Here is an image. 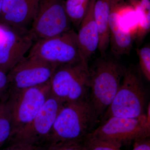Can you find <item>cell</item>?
Wrapping results in <instances>:
<instances>
[{"instance_id":"obj_1","label":"cell","mask_w":150,"mask_h":150,"mask_svg":"<svg viewBox=\"0 0 150 150\" xmlns=\"http://www.w3.org/2000/svg\"><path fill=\"white\" fill-rule=\"evenodd\" d=\"M98 118L88 99L64 103L57 115L48 142H82L93 131Z\"/></svg>"},{"instance_id":"obj_2","label":"cell","mask_w":150,"mask_h":150,"mask_svg":"<svg viewBox=\"0 0 150 150\" xmlns=\"http://www.w3.org/2000/svg\"><path fill=\"white\" fill-rule=\"evenodd\" d=\"M103 57L89 68V100L99 117L104 114L115 96L125 70L115 60Z\"/></svg>"},{"instance_id":"obj_3","label":"cell","mask_w":150,"mask_h":150,"mask_svg":"<svg viewBox=\"0 0 150 150\" xmlns=\"http://www.w3.org/2000/svg\"><path fill=\"white\" fill-rule=\"evenodd\" d=\"M88 62L57 67L50 80L51 94L63 103L88 99L90 85Z\"/></svg>"},{"instance_id":"obj_4","label":"cell","mask_w":150,"mask_h":150,"mask_svg":"<svg viewBox=\"0 0 150 150\" xmlns=\"http://www.w3.org/2000/svg\"><path fill=\"white\" fill-rule=\"evenodd\" d=\"M28 56L56 67L88 61L82 53L77 33L73 29L55 37L35 41Z\"/></svg>"},{"instance_id":"obj_5","label":"cell","mask_w":150,"mask_h":150,"mask_svg":"<svg viewBox=\"0 0 150 150\" xmlns=\"http://www.w3.org/2000/svg\"><path fill=\"white\" fill-rule=\"evenodd\" d=\"M50 94V81L40 85L5 93L3 99L10 113L11 136L32 121Z\"/></svg>"},{"instance_id":"obj_6","label":"cell","mask_w":150,"mask_h":150,"mask_svg":"<svg viewBox=\"0 0 150 150\" xmlns=\"http://www.w3.org/2000/svg\"><path fill=\"white\" fill-rule=\"evenodd\" d=\"M145 93L135 71L125 69L121 85L103 116V122L111 117L138 118L145 114Z\"/></svg>"},{"instance_id":"obj_7","label":"cell","mask_w":150,"mask_h":150,"mask_svg":"<svg viewBox=\"0 0 150 150\" xmlns=\"http://www.w3.org/2000/svg\"><path fill=\"white\" fill-rule=\"evenodd\" d=\"M88 134L121 147L150 137V117L146 113L138 118L110 117Z\"/></svg>"},{"instance_id":"obj_8","label":"cell","mask_w":150,"mask_h":150,"mask_svg":"<svg viewBox=\"0 0 150 150\" xmlns=\"http://www.w3.org/2000/svg\"><path fill=\"white\" fill-rule=\"evenodd\" d=\"M71 25L64 0H38L29 32L34 42L63 34Z\"/></svg>"},{"instance_id":"obj_9","label":"cell","mask_w":150,"mask_h":150,"mask_svg":"<svg viewBox=\"0 0 150 150\" xmlns=\"http://www.w3.org/2000/svg\"><path fill=\"white\" fill-rule=\"evenodd\" d=\"M63 104L51 93L32 121L11 136L7 142L8 146L17 144L38 146L48 142L54 122Z\"/></svg>"},{"instance_id":"obj_10","label":"cell","mask_w":150,"mask_h":150,"mask_svg":"<svg viewBox=\"0 0 150 150\" xmlns=\"http://www.w3.org/2000/svg\"><path fill=\"white\" fill-rule=\"evenodd\" d=\"M57 67L39 59L25 57L8 73V86L6 93L50 81Z\"/></svg>"},{"instance_id":"obj_11","label":"cell","mask_w":150,"mask_h":150,"mask_svg":"<svg viewBox=\"0 0 150 150\" xmlns=\"http://www.w3.org/2000/svg\"><path fill=\"white\" fill-rule=\"evenodd\" d=\"M33 43L29 31L0 24V70L8 74L24 59Z\"/></svg>"},{"instance_id":"obj_12","label":"cell","mask_w":150,"mask_h":150,"mask_svg":"<svg viewBox=\"0 0 150 150\" xmlns=\"http://www.w3.org/2000/svg\"><path fill=\"white\" fill-rule=\"evenodd\" d=\"M38 0H3L0 13L1 24L29 31Z\"/></svg>"},{"instance_id":"obj_13","label":"cell","mask_w":150,"mask_h":150,"mask_svg":"<svg viewBox=\"0 0 150 150\" xmlns=\"http://www.w3.org/2000/svg\"><path fill=\"white\" fill-rule=\"evenodd\" d=\"M95 0H91L86 16L81 23L77 33L78 41L84 58L88 60L97 49L99 42V31L94 14Z\"/></svg>"},{"instance_id":"obj_14","label":"cell","mask_w":150,"mask_h":150,"mask_svg":"<svg viewBox=\"0 0 150 150\" xmlns=\"http://www.w3.org/2000/svg\"><path fill=\"white\" fill-rule=\"evenodd\" d=\"M118 0H113L109 18V44L111 51L117 56L130 53L135 38L131 34L122 29L118 22Z\"/></svg>"},{"instance_id":"obj_15","label":"cell","mask_w":150,"mask_h":150,"mask_svg":"<svg viewBox=\"0 0 150 150\" xmlns=\"http://www.w3.org/2000/svg\"><path fill=\"white\" fill-rule=\"evenodd\" d=\"M113 0H95L94 14L99 31L98 49L102 56L109 45V18Z\"/></svg>"},{"instance_id":"obj_16","label":"cell","mask_w":150,"mask_h":150,"mask_svg":"<svg viewBox=\"0 0 150 150\" xmlns=\"http://www.w3.org/2000/svg\"><path fill=\"white\" fill-rule=\"evenodd\" d=\"M91 0H66L65 7L71 24L79 28L86 16Z\"/></svg>"},{"instance_id":"obj_17","label":"cell","mask_w":150,"mask_h":150,"mask_svg":"<svg viewBox=\"0 0 150 150\" xmlns=\"http://www.w3.org/2000/svg\"><path fill=\"white\" fill-rule=\"evenodd\" d=\"M118 22L123 30L136 38L138 26V16L134 8L119 5L118 8Z\"/></svg>"},{"instance_id":"obj_18","label":"cell","mask_w":150,"mask_h":150,"mask_svg":"<svg viewBox=\"0 0 150 150\" xmlns=\"http://www.w3.org/2000/svg\"><path fill=\"white\" fill-rule=\"evenodd\" d=\"M138 17V29L136 38L142 39L150 30V1L142 0L134 8Z\"/></svg>"},{"instance_id":"obj_19","label":"cell","mask_w":150,"mask_h":150,"mask_svg":"<svg viewBox=\"0 0 150 150\" xmlns=\"http://www.w3.org/2000/svg\"><path fill=\"white\" fill-rule=\"evenodd\" d=\"M10 113L5 101L0 102V149L9 139L11 134Z\"/></svg>"},{"instance_id":"obj_20","label":"cell","mask_w":150,"mask_h":150,"mask_svg":"<svg viewBox=\"0 0 150 150\" xmlns=\"http://www.w3.org/2000/svg\"><path fill=\"white\" fill-rule=\"evenodd\" d=\"M83 146L87 150H121L119 145L100 139L90 135H87L83 140Z\"/></svg>"},{"instance_id":"obj_21","label":"cell","mask_w":150,"mask_h":150,"mask_svg":"<svg viewBox=\"0 0 150 150\" xmlns=\"http://www.w3.org/2000/svg\"><path fill=\"white\" fill-rule=\"evenodd\" d=\"M140 69L142 74L149 81H150V47L145 46L137 50Z\"/></svg>"},{"instance_id":"obj_22","label":"cell","mask_w":150,"mask_h":150,"mask_svg":"<svg viewBox=\"0 0 150 150\" xmlns=\"http://www.w3.org/2000/svg\"><path fill=\"white\" fill-rule=\"evenodd\" d=\"M82 142H70L50 144L49 150H82Z\"/></svg>"},{"instance_id":"obj_23","label":"cell","mask_w":150,"mask_h":150,"mask_svg":"<svg viewBox=\"0 0 150 150\" xmlns=\"http://www.w3.org/2000/svg\"><path fill=\"white\" fill-rule=\"evenodd\" d=\"M8 86L7 74L0 70V102L5 94Z\"/></svg>"},{"instance_id":"obj_24","label":"cell","mask_w":150,"mask_h":150,"mask_svg":"<svg viewBox=\"0 0 150 150\" xmlns=\"http://www.w3.org/2000/svg\"><path fill=\"white\" fill-rule=\"evenodd\" d=\"M133 150H150V142L148 138L134 142Z\"/></svg>"},{"instance_id":"obj_25","label":"cell","mask_w":150,"mask_h":150,"mask_svg":"<svg viewBox=\"0 0 150 150\" xmlns=\"http://www.w3.org/2000/svg\"><path fill=\"white\" fill-rule=\"evenodd\" d=\"M37 146L27 144L9 145L5 150H34Z\"/></svg>"},{"instance_id":"obj_26","label":"cell","mask_w":150,"mask_h":150,"mask_svg":"<svg viewBox=\"0 0 150 150\" xmlns=\"http://www.w3.org/2000/svg\"><path fill=\"white\" fill-rule=\"evenodd\" d=\"M50 145L49 143H44L37 146L34 150H49Z\"/></svg>"},{"instance_id":"obj_27","label":"cell","mask_w":150,"mask_h":150,"mask_svg":"<svg viewBox=\"0 0 150 150\" xmlns=\"http://www.w3.org/2000/svg\"><path fill=\"white\" fill-rule=\"evenodd\" d=\"M3 0H0V13L1 10L2 6Z\"/></svg>"},{"instance_id":"obj_28","label":"cell","mask_w":150,"mask_h":150,"mask_svg":"<svg viewBox=\"0 0 150 150\" xmlns=\"http://www.w3.org/2000/svg\"><path fill=\"white\" fill-rule=\"evenodd\" d=\"M82 150H87L86 149V148H85L83 146V148H82Z\"/></svg>"}]
</instances>
